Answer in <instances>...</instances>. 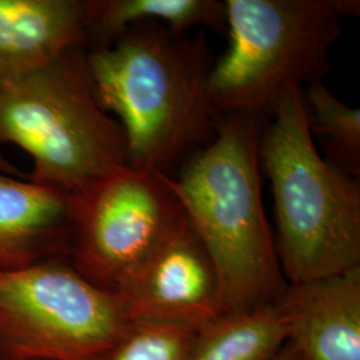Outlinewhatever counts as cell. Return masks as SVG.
<instances>
[{
  "mask_svg": "<svg viewBox=\"0 0 360 360\" xmlns=\"http://www.w3.org/2000/svg\"><path fill=\"white\" fill-rule=\"evenodd\" d=\"M98 103L115 115L127 143V166L172 172L218 134L211 103L214 56L203 31L176 34L138 22L107 47L86 51Z\"/></svg>",
  "mask_w": 360,
  "mask_h": 360,
  "instance_id": "obj_1",
  "label": "cell"
},
{
  "mask_svg": "<svg viewBox=\"0 0 360 360\" xmlns=\"http://www.w3.org/2000/svg\"><path fill=\"white\" fill-rule=\"evenodd\" d=\"M260 129L255 117L221 116L215 139L172 176L230 311L276 303L288 287L262 198Z\"/></svg>",
  "mask_w": 360,
  "mask_h": 360,
  "instance_id": "obj_2",
  "label": "cell"
},
{
  "mask_svg": "<svg viewBox=\"0 0 360 360\" xmlns=\"http://www.w3.org/2000/svg\"><path fill=\"white\" fill-rule=\"evenodd\" d=\"M260 129L259 159L271 181L276 254L288 284L360 267V183L323 158L302 89L284 94Z\"/></svg>",
  "mask_w": 360,
  "mask_h": 360,
  "instance_id": "obj_3",
  "label": "cell"
},
{
  "mask_svg": "<svg viewBox=\"0 0 360 360\" xmlns=\"http://www.w3.org/2000/svg\"><path fill=\"white\" fill-rule=\"evenodd\" d=\"M229 49L215 59L208 95L220 115L270 119L284 94L323 83L342 19L358 0H224Z\"/></svg>",
  "mask_w": 360,
  "mask_h": 360,
  "instance_id": "obj_4",
  "label": "cell"
},
{
  "mask_svg": "<svg viewBox=\"0 0 360 360\" xmlns=\"http://www.w3.org/2000/svg\"><path fill=\"white\" fill-rule=\"evenodd\" d=\"M84 49L0 87V144L32 160L28 180L77 196L127 166V143L98 103Z\"/></svg>",
  "mask_w": 360,
  "mask_h": 360,
  "instance_id": "obj_5",
  "label": "cell"
},
{
  "mask_svg": "<svg viewBox=\"0 0 360 360\" xmlns=\"http://www.w3.org/2000/svg\"><path fill=\"white\" fill-rule=\"evenodd\" d=\"M119 296L68 257L0 270V360H95L129 326Z\"/></svg>",
  "mask_w": 360,
  "mask_h": 360,
  "instance_id": "obj_6",
  "label": "cell"
},
{
  "mask_svg": "<svg viewBox=\"0 0 360 360\" xmlns=\"http://www.w3.org/2000/svg\"><path fill=\"white\" fill-rule=\"evenodd\" d=\"M71 205L68 260L114 294L184 219L171 176L129 166L71 196Z\"/></svg>",
  "mask_w": 360,
  "mask_h": 360,
  "instance_id": "obj_7",
  "label": "cell"
},
{
  "mask_svg": "<svg viewBox=\"0 0 360 360\" xmlns=\"http://www.w3.org/2000/svg\"><path fill=\"white\" fill-rule=\"evenodd\" d=\"M115 294L129 322L174 324L193 333L230 311L218 271L186 215Z\"/></svg>",
  "mask_w": 360,
  "mask_h": 360,
  "instance_id": "obj_8",
  "label": "cell"
},
{
  "mask_svg": "<svg viewBox=\"0 0 360 360\" xmlns=\"http://www.w3.org/2000/svg\"><path fill=\"white\" fill-rule=\"evenodd\" d=\"M278 306L303 360H360V267L288 284Z\"/></svg>",
  "mask_w": 360,
  "mask_h": 360,
  "instance_id": "obj_9",
  "label": "cell"
},
{
  "mask_svg": "<svg viewBox=\"0 0 360 360\" xmlns=\"http://www.w3.org/2000/svg\"><path fill=\"white\" fill-rule=\"evenodd\" d=\"M80 49L86 0H0V87Z\"/></svg>",
  "mask_w": 360,
  "mask_h": 360,
  "instance_id": "obj_10",
  "label": "cell"
},
{
  "mask_svg": "<svg viewBox=\"0 0 360 360\" xmlns=\"http://www.w3.org/2000/svg\"><path fill=\"white\" fill-rule=\"evenodd\" d=\"M71 196L0 172V270L68 257Z\"/></svg>",
  "mask_w": 360,
  "mask_h": 360,
  "instance_id": "obj_11",
  "label": "cell"
},
{
  "mask_svg": "<svg viewBox=\"0 0 360 360\" xmlns=\"http://www.w3.org/2000/svg\"><path fill=\"white\" fill-rule=\"evenodd\" d=\"M155 20L176 32L202 27L226 35L227 13L220 0H86L87 51L110 46L129 26Z\"/></svg>",
  "mask_w": 360,
  "mask_h": 360,
  "instance_id": "obj_12",
  "label": "cell"
},
{
  "mask_svg": "<svg viewBox=\"0 0 360 360\" xmlns=\"http://www.w3.org/2000/svg\"><path fill=\"white\" fill-rule=\"evenodd\" d=\"M288 343L278 302L227 311L195 333L188 360H272Z\"/></svg>",
  "mask_w": 360,
  "mask_h": 360,
  "instance_id": "obj_13",
  "label": "cell"
},
{
  "mask_svg": "<svg viewBox=\"0 0 360 360\" xmlns=\"http://www.w3.org/2000/svg\"><path fill=\"white\" fill-rule=\"evenodd\" d=\"M307 124L324 150V159L348 175L360 176V110L336 98L324 83L302 90Z\"/></svg>",
  "mask_w": 360,
  "mask_h": 360,
  "instance_id": "obj_14",
  "label": "cell"
},
{
  "mask_svg": "<svg viewBox=\"0 0 360 360\" xmlns=\"http://www.w3.org/2000/svg\"><path fill=\"white\" fill-rule=\"evenodd\" d=\"M193 330L165 323L129 322L95 360H188Z\"/></svg>",
  "mask_w": 360,
  "mask_h": 360,
  "instance_id": "obj_15",
  "label": "cell"
},
{
  "mask_svg": "<svg viewBox=\"0 0 360 360\" xmlns=\"http://www.w3.org/2000/svg\"><path fill=\"white\" fill-rule=\"evenodd\" d=\"M0 172L15 178H20L23 175V172L16 167L8 158H6L1 151H0Z\"/></svg>",
  "mask_w": 360,
  "mask_h": 360,
  "instance_id": "obj_16",
  "label": "cell"
},
{
  "mask_svg": "<svg viewBox=\"0 0 360 360\" xmlns=\"http://www.w3.org/2000/svg\"><path fill=\"white\" fill-rule=\"evenodd\" d=\"M272 360H303V358L300 356L297 349L288 342L283 349Z\"/></svg>",
  "mask_w": 360,
  "mask_h": 360,
  "instance_id": "obj_17",
  "label": "cell"
}]
</instances>
